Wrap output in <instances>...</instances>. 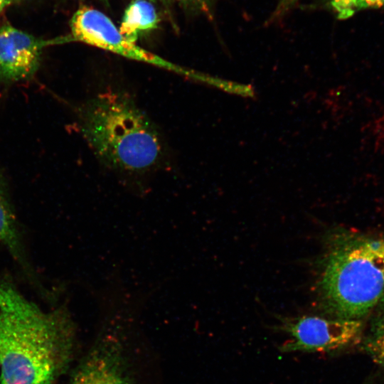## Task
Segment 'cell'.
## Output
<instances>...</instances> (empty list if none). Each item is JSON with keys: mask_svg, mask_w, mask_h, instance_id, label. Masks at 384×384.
Returning a JSON list of instances; mask_svg holds the SVG:
<instances>
[{"mask_svg": "<svg viewBox=\"0 0 384 384\" xmlns=\"http://www.w3.org/2000/svg\"><path fill=\"white\" fill-rule=\"evenodd\" d=\"M73 338L66 309L46 311L0 277V384H54L68 364Z\"/></svg>", "mask_w": 384, "mask_h": 384, "instance_id": "1", "label": "cell"}, {"mask_svg": "<svg viewBox=\"0 0 384 384\" xmlns=\"http://www.w3.org/2000/svg\"><path fill=\"white\" fill-rule=\"evenodd\" d=\"M320 264L317 288L331 317L361 320L384 305V239L331 233Z\"/></svg>", "mask_w": 384, "mask_h": 384, "instance_id": "2", "label": "cell"}, {"mask_svg": "<svg viewBox=\"0 0 384 384\" xmlns=\"http://www.w3.org/2000/svg\"><path fill=\"white\" fill-rule=\"evenodd\" d=\"M79 126L100 161L114 170L143 174L159 161L161 144L151 122L126 96L106 92L79 110Z\"/></svg>", "mask_w": 384, "mask_h": 384, "instance_id": "3", "label": "cell"}, {"mask_svg": "<svg viewBox=\"0 0 384 384\" xmlns=\"http://www.w3.org/2000/svg\"><path fill=\"white\" fill-rule=\"evenodd\" d=\"M279 329L289 336L281 346L284 352H332L361 341L363 324L360 319L316 316L284 318Z\"/></svg>", "mask_w": 384, "mask_h": 384, "instance_id": "4", "label": "cell"}, {"mask_svg": "<svg viewBox=\"0 0 384 384\" xmlns=\"http://www.w3.org/2000/svg\"><path fill=\"white\" fill-rule=\"evenodd\" d=\"M58 40L36 37L9 23L0 26V82L11 85L31 79L38 72L43 50Z\"/></svg>", "mask_w": 384, "mask_h": 384, "instance_id": "5", "label": "cell"}, {"mask_svg": "<svg viewBox=\"0 0 384 384\" xmlns=\"http://www.w3.org/2000/svg\"><path fill=\"white\" fill-rule=\"evenodd\" d=\"M69 38L133 59L159 61L152 53L124 38L109 17L91 7L77 10L70 21Z\"/></svg>", "mask_w": 384, "mask_h": 384, "instance_id": "6", "label": "cell"}, {"mask_svg": "<svg viewBox=\"0 0 384 384\" xmlns=\"http://www.w3.org/2000/svg\"><path fill=\"white\" fill-rule=\"evenodd\" d=\"M72 384H129L119 343L106 338L96 345L78 369Z\"/></svg>", "mask_w": 384, "mask_h": 384, "instance_id": "7", "label": "cell"}, {"mask_svg": "<svg viewBox=\"0 0 384 384\" xmlns=\"http://www.w3.org/2000/svg\"><path fill=\"white\" fill-rule=\"evenodd\" d=\"M0 245L10 253L34 284H37L33 269L28 260L7 186L0 174Z\"/></svg>", "mask_w": 384, "mask_h": 384, "instance_id": "8", "label": "cell"}, {"mask_svg": "<svg viewBox=\"0 0 384 384\" xmlns=\"http://www.w3.org/2000/svg\"><path fill=\"white\" fill-rule=\"evenodd\" d=\"M159 21L153 2L133 0L124 11L119 30L128 41L135 43L142 33L156 28Z\"/></svg>", "mask_w": 384, "mask_h": 384, "instance_id": "9", "label": "cell"}, {"mask_svg": "<svg viewBox=\"0 0 384 384\" xmlns=\"http://www.w3.org/2000/svg\"><path fill=\"white\" fill-rule=\"evenodd\" d=\"M327 6L338 19L344 20L361 11L384 7V0H328Z\"/></svg>", "mask_w": 384, "mask_h": 384, "instance_id": "10", "label": "cell"}, {"mask_svg": "<svg viewBox=\"0 0 384 384\" xmlns=\"http://www.w3.org/2000/svg\"><path fill=\"white\" fill-rule=\"evenodd\" d=\"M363 346L372 361L384 369V316L373 324Z\"/></svg>", "mask_w": 384, "mask_h": 384, "instance_id": "11", "label": "cell"}, {"mask_svg": "<svg viewBox=\"0 0 384 384\" xmlns=\"http://www.w3.org/2000/svg\"><path fill=\"white\" fill-rule=\"evenodd\" d=\"M183 9L195 14L211 17L216 0H176Z\"/></svg>", "mask_w": 384, "mask_h": 384, "instance_id": "12", "label": "cell"}, {"mask_svg": "<svg viewBox=\"0 0 384 384\" xmlns=\"http://www.w3.org/2000/svg\"><path fill=\"white\" fill-rule=\"evenodd\" d=\"M297 1L298 0H277L268 21L272 23L284 17Z\"/></svg>", "mask_w": 384, "mask_h": 384, "instance_id": "13", "label": "cell"}, {"mask_svg": "<svg viewBox=\"0 0 384 384\" xmlns=\"http://www.w3.org/2000/svg\"><path fill=\"white\" fill-rule=\"evenodd\" d=\"M20 0H0V12L4 9L7 8L14 3H16Z\"/></svg>", "mask_w": 384, "mask_h": 384, "instance_id": "14", "label": "cell"}, {"mask_svg": "<svg viewBox=\"0 0 384 384\" xmlns=\"http://www.w3.org/2000/svg\"><path fill=\"white\" fill-rule=\"evenodd\" d=\"M149 1H150L151 2H161V3L164 4H166L167 3V1H168V0H149Z\"/></svg>", "mask_w": 384, "mask_h": 384, "instance_id": "15", "label": "cell"}, {"mask_svg": "<svg viewBox=\"0 0 384 384\" xmlns=\"http://www.w3.org/2000/svg\"><path fill=\"white\" fill-rule=\"evenodd\" d=\"M100 1H107V0H100Z\"/></svg>", "mask_w": 384, "mask_h": 384, "instance_id": "16", "label": "cell"}]
</instances>
